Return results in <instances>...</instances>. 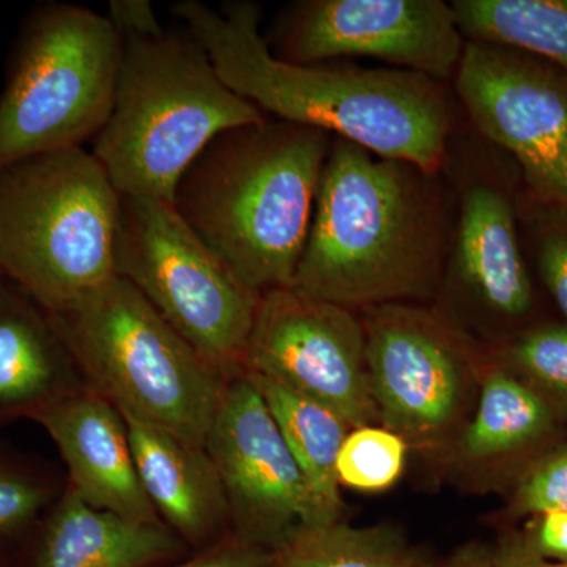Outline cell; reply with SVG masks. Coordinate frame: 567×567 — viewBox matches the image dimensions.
I'll use <instances>...</instances> for the list:
<instances>
[{
  "label": "cell",
  "instance_id": "cell-1",
  "mask_svg": "<svg viewBox=\"0 0 567 567\" xmlns=\"http://www.w3.org/2000/svg\"><path fill=\"white\" fill-rule=\"evenodd\" d=\"M171 11L203 44L224 84L264 114L442 174L454 112L439 81L405 70L281 61L268 50L259 6L249 0L219 9L182 0Z\"/></svg>",
  "mask_w": 567,
  "mask_h": 567
},
{
  "label": "cell",
  "instance_id": "cell-2",
  "mask_svg": "<svg viewBox=\"0 0 567 567\" xmlns=\"http://www.w3.org/2000/svg\"><path fill=\"white\" fill-rule=\"evenodd\" d=\"M453 223L440 174L333 137L293 289L354 312L440 292Z\"/></svg>",
  "mask_w": 567,
  "mask_h": 567
},
{
  "label": "cell",
  "instance_id": "cell-3",
  "mask_svg": "<svg viewBox=\"0 0 567 567\" xmlns=\"http://www.w3.org/2000/svg\"><path fill=\"white\" fill-rule=\"evenodd\" d=\"M331 144L279 118L227 130L182 175L174 208L257 292L292 287Z\"/></svg>",
  "mask_w": 567,
  "mask_h": 567
},
{
  "label": "cell",
  "instance_id": "cell-4",
  "mask_svg": "<svg viewBox=\"0 0 567 567\" xmlns=\"http://www.w3.org/2000/svg\"><path fill=\"white\" fill-rule=\"evenodd\" d=\"M265 118L224 84L185 25L125 35L114 104L92 155L121 196L173 204L182 175L218 134Z\"/></svg>",
  "mask_w": 567,
  "mask_h": 567
},
{
  "label": "cell",
  "instance_id": "cell-5",
  "mask_svg": "<svg viewBox=\"0 0 567 567\" xmlns=\"http://www.w3.org/2000/svg\"><path fill=\"white\" fill-rule=\"evenodd\" d=\"M122 196L84 147L0 167V270L48 315L117 276Z\"/></svg>",
  "mask_w": 567,
  "mask_h": 567
},
{
  "label": "cell",
  "instance_id": "cell-6",
  "mask_svg": "<svg viewBox=\"0 0 567 567\" xmlns=\"http://www.w3.org/2000/svg\"><path fill=\"white\" fill-rule=\"evenodd\" d=\"M48 316L87 386L123 416L205 446L230 380L132 284L115 276L78 303Z\"/></svg>",
  "mask_w": 567,
  "mask_h": 567
},
{
  "label": "cell",
  "instance_id": "cell-7",
  "mask_svg": "<svg viewBox=\"0 0 567 567\" xmlns=\"http://www.w3.org/2000/svg\"><path fill=\"white\" fill-rule=\"evenodd\" d=\"M122 37L110 18L65 2L22 18L0 92V167L84 147L110 118Z\"/></svg>",
  "mask_w": 567,
  "mask_h": 567
},
{
  "label": "cell",
  "instance_id": "cell-8",
  "mask_svg": "<svg viewBox=\"0 0 567 567\" xmlns=\"http://www.w3.org/2000/svg\"><path fill=\"white\" fill-rule=\"evenodd\" d=\"M115 271L221 374H244L262 293L205 245L173 204L122 196Z\"/></svg>",
  "mask_w": 567,
  "mask_h": 567
},
{
  "label": "cell",
  "instance_id": "cell-9",
  "mask_svg": "<svg viewBox=\"0 0 567 567\" xmlns=\"http://www.w3.org/2000/svg\"><path fill=\"white\" fill-rule=\"evenodd\" d=\"M360 316L380 425L445 461L475 412L487 358L440 308L383 305Z\"/></svg>",
  "mask_w": 567,
  "mask_h": 567
},
{
  "label": "cell",
  "instance_id": "cell-10",
  "mask_svg": "<svg viewBox=\"0 0 567 567\" xmlns=\"http://www.w3.org/2000/svg\"><path fill=\"white\" fill-rule=\"evenodd\" d=\"M453 81L481 136L517 163L528 196L567 208V73L525 52L465 41Z\"/></svg>",
  "mask_w": 567,
  "mask_h": 567
},
{
  "label": "cell",
  "instance_id": "cell-11",
  "mask_svg": "<svg viewBox=\"0 0 567 567\" xmlns=\"http://www.w3.org/2000/svg\"><path fill=\"white\" fill-rule=\"evenodd\" d=\"M268 50L311 65L371 58L431 80H454L465 39L443 0H298L275 18Z\"/></svg>",
  "mask_w": 567,
  "mask_h": 567
},
{
  "label": "cell",
  "instance_id": "cell-12",
  "mask_svg": "<svg viewBox=\"0 0 567 567\" xmlns=\"http://www.w3.org/2000/svg\"><path fill=\"white\" fill-rule=\"evenodd\" d=\"M245 372L267 377L338 413L350 427L379 423L360 312L293 287L262 293Z\"/></svg>",
  "mask_w": 567,
  "mask_h": 567
},
{
  "label": "cell",
  "instance_id": "cell-13",
  "mask_svg": "<svg viewBox=\"0 0 567 567\" xmlns=\"http://www.w3.org/2000/svg\"><path fill=\"white\" fill-rule=\"evenodd\" d=\"M221 477L233 535L278 550L301 525H316L308 481L248 375L227 383L205 439Z\"/></svg>",
  "mask_w": 567,
  "mask_h": 567
},
{
  "label": "cell",
  "instance_id": "cell-14",
  "mask_svg": "<svg viewBox=\"0 0 567 567\" xmlns=\"http://www.w3.org/2000/svg\"><path fill=\"white\" fill-rule=\"evenodd\" d=\"M518 221V200L496 175L464 177L440 292L450 290L481 322H522L535 308Z\"/></svg>",
  "mask_w": 567,
  "mask_h": 567
},
{
  "label": "cell",
  "instance_id": "cell-15",
  "mask_svg": "<svg viewBox=\"0 0 567 567\" xmlns=\"http://www.w3.org/2000/svg\"><path fill=\"white\" fill-rule=\"evenodd\" d=\"M66 468V484L87 505L123 518L159 524L134 461L128 425L110 401L85 386L35 417Z\"/></svg>",
  "mask_w": 567,
  "mask_h": 567
},
{
  "label": "cell",
  "instance_id": "cell-16",
  "mask_svg": "<svg viewBox=\"0 0 567 567\" xmlns=\"http://www.w3.org/2000/svg\"><path fill=\"white\" fill-rule=\"evenodd\" d=\"M193 555L163 522L95 509L66 484L22 537L14 567H162Z\"/></svg>",
  "mask_w": 567,
  "mask_h": 567
},
{
  "label": "cell",
  "instance_id": "cell-17",
  "mask_svg": "<svg viewBox=\"0 0 567 567\" xmlns=\"http://www.w3.org/2000/svg\"><path fill=\"white\" fill-rule=\"evenodd\" d=\"M128 425L141 484L164 525L193 554L233 535L230 509L210 454L132 416Z\"/></svg>",
  "mask_w": 567,
  "mask_h": 567
},
{
  "label": "cell",
  "instance_id": "cell-18",
  "mask_svg": "<svg viewBox=\"0 0 567 567\" xmlns=\"http://www.w3.org/2000/svg\"><path fill=\"white\" fill-rule=\"evenodd\" d=\"M85 386L50 316L7 282L0 289V425L35 421Z\"/></svg>",
  "mask_w": 567,
  "mask_h": 567
},
{
  "label": "cell",
  "instance_id": "cell-19",
  "mask_svg": "<svg viewBox=\"0 0 567 567\" xmlns=\"http://www.w3.org/2000/svg\"><path fill=\"white\" fill-rule=\"evenodd\" d=\"M557 423L558 410L544 395L487 358L475 412L445 462L483 486L503 466L546 442Z\"/></svg>",
  "mask_w": 567,
  "mask_h": 567
},
{
  "label": "cell",
  "instance_id": "cell-20",
  "mask_svg": "<svg viewBox=\"0 0 567 567\" xmlns=\"http://www.w3.org/2000/svg\"><path fill=\"white\" fill-rule=\"evenodd\" d=\"M270 410L284 442L300 466L315 498L316 525L342 520L344 503L339 486V451L350 425L333 410L279 385L267 377L249 374Z\"/></svg>",
  "mask_w": 567,
  "mask_h": 567
},
{
  "label": "cell",
  "instance_id": "cell-21",
  "mask_svg": "<svg viewBox=\"0 0 567 567\" xmlns=\"http://www.w3.org/2000/svg\"><path fill=\"white\" fill-rule=\"evenodd\" d=\"M391 525H301L265 567H442Z\"/></svg>",
  "mask_w": 567,
  "mask_h": 567
},
{
  "label": "cell",
  "instance_id": "cell-22",
  "mask_svg": "<svg viewBox=\"0 0 567 567\" xmlns=\"http://www.w3.org/2000/svg\"><path fill=\"white\" fill-rule=\"evenodd\" d=\"M465 41L535 55L567 73V0H454Z\"/></svg>",
  "mask_w": 567,
  "mask_h": 567
},
{
  "label": "cell",
  "instance_id": "cell-23",
  "mask_svg": "<svg viewBox=\"0 0 567 567\" xmlns=\"http://www.w3.org/2000/svg\"><path fill=\"white\" fill-rule=\"evenodd\" d=\"M65 486L58 470L0 445V537L21 540Z\"/></svg>",
  "mask_w": 567,
  "mask_h": 567
},
{
  "label": "cell",
  "instance_id": "cell-24",
  "mask_svg": "<svg viewBox=\"0 0 567 567\" xmlns=\"http://www.w3.org/2000/svg\"><path fill=\"white\" fill-rule=\"evenodd\" d=\"M492 358L555 409L567 405V322L528 328L499 347Z\"/></svg>",
  "mask_w": 567,
  "mask_h": 567
},
{
  "label": "cell",
  "instance_id": "cell-25",
  "mask_svg": "<svg viewBox=\"0 0 567 567\" xmlns=\"http://www.w3.org/2000/svg\"><path fill=\"white\" fill-rule=\"evenodd\" d=\"M409 451L405 440L383 425L352 429L339 451V486L360 492L393 487L404 473Z\"/></svg>",
  "mask_w": 567,
  "mask_h": 567
},
{
  "label": "cell",
  "instance_id": "cell-26",
  "mask_svg": "<svg viewBox=\"0 0 567 567\" xmlns=\"http://www.w3.org/2000/svg\"><path fill=\"white\" fill-rule=\"evenodd\" d=\"M518 216L532 237L537 275L567 320V208L527 194L518 203Z\"/></svg>",
  "mask_w": 567,
  "mask_h": 567
},
{
  "label": "cell",
  "instance_id": "cell-27",
  "mask_svg": "<svg viewBox=\"0 0 567 567\" xmlns=\"http://www.w3.org/2000/svg\"><path fill=\"white\" fill-rule=\"evenodd\" d=\"M511 509L520 516L567 509V445L529 466L514 492Z\"/></svg>",
  "mask_w": 567,
  "mask_h": 567
},
{
  "label": "cell",
  "instance_id": "cell-28",
  "mask_svg": "<svg viewBox=\"0 0 567 567\" xmlns=\"http://www.w3.org/2000/svg\"><path fill=\"white\" fill-rule=\"evenodd\" d=\"M270 557L271 551L230 535L215 546L162 567H265Z\"/></svg>",
  "mask_w": 567,
  "mask_h": 567
},
{
  "label": "cell",
  "instance_id": "cell-29",
  "mask_svg": "<svg viewBox=\"0 0 567 567\" xmlns=\"http://www.w3.org/2000/svg\"><path fill=\"white\" fill-rule=\"evenodd\" d=\"M522 535L540 557L567 563V509L535 516Z\"/></svg>",
  "mask_w": 567,
  "mask_h": 567
},
{
  "label": "cell",
  "instance_id": "cell-30",
  "mask_svg": "<svg viewBox=\"0 0 567 567\" xmlns=\"http://www.w3.org/2000/svg\"><path fill=\"white\" fill-rule=\"evenodd\" d=\"M107 11V18L121 37H151L164 32L163 24L148 0H111Z\"/></svg>",
  "mask_w": 567,
  "mask_h": 567
},
{
  "label": "cell",
  "instance_id": "cell-31",
  "mask_svg": "<svg viewBox=\"0 0 567 567\" xmlns=\"http://www.w3.org/2000/svg\"><path fill=\"white\" fill-rule=\"evenodd\" d=\"M495 567H567L565 561H554L537 555L528 546L524 535L517 532L505 533L492 547Z\"/></svg>",
  "mask_w": 567,
  "mask_h": 567
},
{
  "label": "cell",
  "instance_id": "cell-32",
  "mask_svg": "<svg viewBox=\"0 0 567 567\" xmlns=\"http://www.w3.org/2000/svg\"><path fill=\"white\" fill-rule=\"evenodd\" d=\"M442 567H495L494 554H492V547L473 540L456 548L443 561Z\"/></svg>",
  "mask_w": 567,
  "mask_h": 567
},
{
  "label": "cell",
  "instance_id": "cell-33",
  "mask_svg": "<svg viewBox=\"0 0 567 567\" xmlns=\"http://www.w3.org/2000/svg\"><path fill=\"white\" fill-rule=\"evenodd\" d=\"M21 540L0 537V567L17 566L18 548H20Z\"/></svg>",
  "mask_w": 567,
  "mask_h": 567
},
{
  "label": "cell",
  "instance_id": "cell-34",
  "mask_svg": "<svg viewBox=\"0 0 567 567\" xmlns=\"http://www.w3.org/2000/svg\"><path fill=\"white\" fill-rule=\"evenodd\" d=\"M9 282V279L6 278V275L2 274V270H0V289H2L6 284Z\"/></svg>",
  "mask_w": 567,
  "mask_h": 567
}]
</instances>
